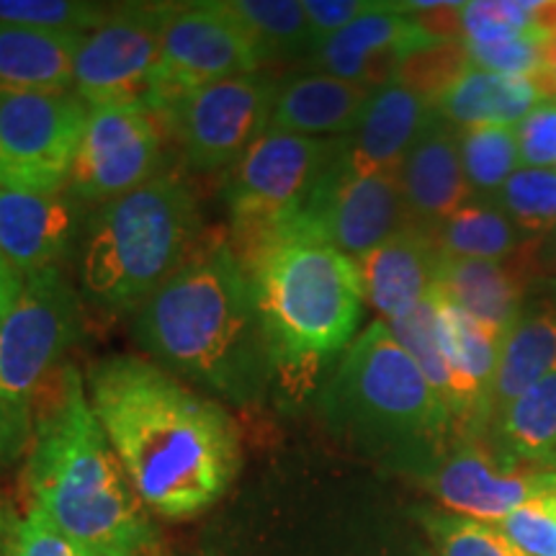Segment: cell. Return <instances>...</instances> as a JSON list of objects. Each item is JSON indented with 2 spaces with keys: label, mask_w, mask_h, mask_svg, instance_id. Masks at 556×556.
<instances>
[{
  "label": "cell",
  "mask_w": 556,
  "mask_h": 556,
  "mask_svg": "<svg viewBox=\"0 0 556 556\" xmlns=\"http://www.w3.org/2000/svg\"><path fill=\"white\" fill-rule=\"evenodd\" d=\"M88 400L150 513L189 520L217 505L240 471V433L219 402L129 353L99 358Z\"/></svg>",
  "instance_id": "1"
},
{
  "label": "cell",
  "mask_w": 556,
  "mask_h": 556,
  "mask_svg": "<svg viewBox=\"0 0 556 556\" xmlns=\"http://www.w3.org/2000/svg\"><path fill=\"white\" fill-rule=\"evenodd\" d=\"M131 332L157 366L229 405H261L274 389L253 281L227 240H201L135 312Z\"/></svg>",
  "instance_id": "2"
},
{
  "label": "cell",
  "mask_w": 556,
  "mask_h": 556,
  "mask_svg": "<svg viewBox=\"0 0 556 556\" xmlns=\"http://www.w3.org/2000/svg\"><path fill=\"white\" fill-rule=\"evenodd\" d=\"M31 507L101 556H152L157 533L90 407L75 366L60 371L54 405L37 422L26 467Z\"/></svg>",
  "instance_id": "3"
},
{
  "label": "cell",
  "mask_w": 556,
  "mask_h": 556,
  "mask_svg": "<svg viewBox=\"0 0 556 556\" xmlns=\"http://www.w3.org/2000/svg\"><path fill=\"white\" fill-rule=\"evenodd\" d=\"M266 330L274 387L299 402L356 340L364 309L358 263L302 232H276L238 255Z\"/></svg>",
  "instance_id": "4"
},
{
  "label": "cell",
  "mask_w": 556,
  "mask_h": 556,
  "mask_svg": "<svg viewBox=\"0 0 556 556\" xmlns=\"http://www.w3.org/2000/svg\"><path fill=\"white\" fill-rule=\"evenodd\" d=\"M317 405L330 433L407 471L458 438L448 407L381 319L343 353Z\"/></svg>",
  "instance_id": "5"
},
{
  "label": "cell",
  "mask_w": 556,
  "mask_h": 556,
  "mask_svg": "<svg viewBox=\"0 0 556 556\" xmlns=\"http://www.w3.org/2000/svg\"><path fill=\"white\" fill-rule=\"evenodd\" d=\"M201 227L189 184L168 173L96 206L83 229V294L106 315H135L197 253Z\"/></svg>",
  "instance_id": "6"
},
{
  "label": "cell",
  "mask_w": 556,
  "mask_h": 556,
  "mask_svg": "<svg viewBox=\"0 0 556 556\" xmlns=\"http://www.w3.org/2000/svg\"><path fill=\"white\" fill-rule=\"evenodd\" d=\"M343 139L299 137L268 129L225 173L222 199L232 222L229 245L235 253H248L270 235L287 229L307 208L343 152Z\"/></svg>",
  "instance_id": "7"
},
{
  "label": "cell",
  "mask_w": 556,
  "mask_h": 556,
  "mask_svg": "<svg viewBox=\"0 0 556 556\" xmlns=\"http://www.w3.org/2000/svg\"><path fill=\"white\" fill-rule=\"evenodd\" d=\"M83 336L78 291L60 268L24 278V289L0 319V402L31 433V409L70 348Z\"/></svg>",
  "instance_id": "8"
},
{
  "label": "cell",
  "mask_w": 556,
  "mask_h": 556,
  "mask_svg": "<svg viewBox=\"0 0 556 556\" xmlns=\"http://www.w3.org/2000/svg\"><path fill=\"white\" fill-rule=\"evenodd\" d=\"M258 70L263 67L253 41L227 9V0L168 3L160 62L144 106L163 124L193 90Z\"/></svg>",
  "instance_id": "9"
},
{
  "label": "cell",
  "mask_w": 556,
  "mask_h": 556,
  "mask_svg": "<svg viewBox=\"0 0 556 556\" xmlns=\"http://www.w3.org/2000/svg\"><path fill=\"white\" fill-rule=\"evenodd\" d=\"M88 103L75 90H0V186L67 191Z\"/></svg>",
  "instance_id": "10"
},
{
  "label": "cell",
  "mask_w": 556,
  "mask_h": 556,
  "mask_svg": "<svg viewBox=\"0 0 556 556\" xmlns=\"http://www.w3.org/2000/svg\"><path fill=\"white\" fill-rule=\"evenodd\" d=\"M413 475L448 513L500 523L531 500L556 490V471L518 462L490 433L458 435Z\"/></svg>",
  "instance_id": "11"
},
{
  "label": "cell",
  "mask_w": 556,
  "mask_h": 556,
  "mask_svg": "<svg viewBox=\"0 0 556 556\" xmlns=\"http://www.w3.org/2000/svg\"><path fill=\"white\" fill-rule=\"evenodd\" d=\"M278 80L245 73L193 90L163 119L199 173L229 170L270 129Z\"/></svg>",
  "instance_id": "12"
},
{
  "label": "cell",
  "mask_w": 556,
  "mask_h": 556,
  "mask_svg": "<svg viewBox=\"0 0 556 556\" xmlns=\"http://www.w3.org/2000/svg\"><path fill=\"white\" fill-rule=\"evenodd\" d=\"M160 119L142 101L88 106L67 193L78 204L103 206L160 176Z\"/></svg>",
  "instance_id": "13"
},
{
  "label": "cell",
  "mask_w": 556,
  "mask_h": 556,
  "mask_svg": "<svg viewBox=\"0 0 556 556\" xmlns=\"http://www.w3.org/2000/svg\"><path fill=\"white\" fill-rule=\"evenodd\" d=\"M413 225L397 173H353L345 163L343 139V152L307 208L281 232L309 235L358 261Z\"/></svg>",
  "instance_id": "14"
},
{
  "label": "cell",
  "mask_w": 556,
  "mask_h": 556,
  "mask_svg": "<svg viewBox=\"0 0 556 556\" xmlns=\"http://www.w3.org/2000/svg\"><path fill=\"white\" fill-rule=\"evenodd\" d=\"M168 3H127L80 39L75 54V93L88 106L148 99L163 47Z\"/></svg>",
  "instance_id": "15"
},
{
  "label": "cell",
  "mask_w": 556,
  "mask_h": 556,
  "mask_svg": "<svg viewBox=\"0 0 556 556\" xmlns=\"http://www.w3.org/2000/svg\"><path fill=\"white\" fill-rule=\"evenodd\" d=\"M438 41L441 39L430 37L413 16L400 13L397 3H377L374 11L317 45L304 70H317L377 90L397 80L402 62L409 54Z\"/></svg>",
  "instance_id": "16"
},
{
  "label": "cell",
  "mask_w": 556,
  "mask_h": 556,
  "mask_svg": "<svg viewBox=\"0 0 556 556\" xmlns=\"http://www.w3.org/2000/svg\"><path fill=\"white\" fill-rule=\"evenodd\" d=\"M78 201L0 186V258L21 276L60 268L78 235Z\"/></svg>",
  "instance_id": "17"
},
{
  "label": "cell",
  "mask_w": 556,
  "mask_h": 556,
  "mask_svg": "<svg viewBox=\"0 0 556 556\" xmlns=\"http://www.w3.org/2000/svg\"><path fill=\"white\" fill-rule=\"evenodd\" d=\"M533 276H539L536 240H528L513 258L500 263L443 258L435 289L486 328L507 332L528 304Z\"/></svg>",
  "instance_id": "18"
},
{
  "label": "cell",
  "mask_w": 556,
  "mask_h": 556,
  "mask_svg": "<svg viewBox=\"0 0 556 556\" xmlns=\"http://www.w3.org/2000/svg\"><path fill=\"white\" fill-rule=\"evenodd\" d=\"M438 111L430 101L400 83L377 88L351 137H345V163L358 176L397 173L417 139L433 127Z\"/></svg>",
  "instance_id": "19"
},
{
  "label": "cell",
  "mask_w": 556,
  "mask_h": 556,
  "mask_svg": "<svg viewBox=\"0 0 556 556\" xmlns=\"http://www.w3.org/2000/svg\"><path fill=\"white\" fill-rule=\"evenodd\" d=\"M441 250L433 232L407 227L384 245L358 258L364 296L389 323L405 317L430 296L441 268Z\"/></svg>",
  "instance_id": "20"
},
{
  "label": "cell",
  "mask_w": 556,
  "mask_h": 556,
  "mask_svg": "<svg viewBox=\"0 0 556 556\" xmlns=\"http://www.w3.org/2000/svg\"><path fill=\"white\" fill-rule=\"evenodd\" d=\"M371 93L361 83L302 67L278 80L270 129L317 139L351 137Z\"/></svg>",
  "instance_id": "21"
},
{
  "label": "cell",
  "mask_w": 556,
  "mask_h": 556,
  "mask_svg": "<svg viewBox=\"0 0 556 556\" xmlns=\"http://www.w3.org/2000/svg\"><path fill=\"white\" fill-rule=\"evenodd\" d=\"M397 178L409 217L422 229H435L475 199L464 176L458 129L441 116L417 139L405 163L400 165Z\"/></svg>",
  "instance_id": "22"
},
{
  "label": "cell",
  "mask_w": 556,
  "mask_h": 556,
  "mask_svg": "<svg viewBox=\"0 0 556 556\" xmlns=\"http://www.w3.org/2000/svg\"><path fill=\"white\" fill-rule=\"evenodd\" d=\"M552 371H556V302L536 299L526 304L503 336L490 394V428L507 405Z\"/></svg>",
  "instance_id": "23"
},
{
  "label": "cell",
  "mask_w": 556,
  "mask_h": 556,
  "mask_svg": "<svg viewBox=\"0 0 556 556\" xmlns=\"http://www.w3.org/2000/svg\"><path fill=\"white\" fill-rule=\"evenodd\" d=\"M83 37L0 24V90H70Z\"/></svg>",
  "instance_id": "24"
},
{
  "label": "cell",
  "mask_w": 556,
  "mask_h": 556,
  "mask_svg": "<svg viewBox=\"0 0 556 556\" xmlns=\"http://www.w3.org/2000/svg\"><path fill=\"white\" fill-rule=\"evenodd\" d=\"M541 106V93L531 78L486 73L471 67L435 103L438 116L456 129L513 127Z\"/></svg>",
  "instance_id": "25"
},
{
  "label": "cell",
  "mask_w": 556,
  "mask_h": 556,
  "mask_svg": "<svg viewBox=\"0 0 556 556\" xmlns=\"http://www.w3.org/2000/svg\"><path fill=\"white\" fill-rule=\"evenodd\" d=\"M433 240L443 258H471V261H507L526 245L528 240L513 219L495 201L471 199L458 212L441 222Z\"/></svg>",
  "instance_id": "26"
},
{
  "label": "cell",
  "mask_w": 556,
  "mask_h": 556,
  "mask_svg": "<svg viewBox=\"0 0 556 556\" xmlns=\"http://www.w3.org/2000/svg\"><path fill=\"white\" fill-rule=\"evenodd\" d=\"M490 435L505 454L546 469L548 458L556 454V371L507 405L492 422Z\"/></svg>",
  "instance_id": "27"
},
{
  "label": "cell",
  "mask_w": 556,
  "mask_h": 556,
  "mask_svg": "<svg viewBox=\"0 0 556 556\" xmlns=\"http://www.w3.org/2000/svg\"><path fill=\"white\" fill-rule=\"evenodd\" d=\"M227 9L245 26L261 67L270 62L304 65L315 52V37L299 0H227Z\"/></svg>",
  "instance_id": "28"
},
{
  "label": "cell",
  "mask_w": 556,
  "mask_h": 556,
  "mask_svg": "<svg viewBox=\"0 0 556 556\" xmlns=\"http://www.w3.org/2000/svg\"><path fill=\"white\" fill-rule=\"evenodd\" d=\"M458 150L471 197L482 201L495 199L520 163L513 127L458 129Z\"/></svg>",
  "instance_id": "29"
},
{
  "label": "cell",
  "mask_w": 556,
  "mask_h": 556,
  "mask_svg": "<svg viewBox=\"0 0 556 556\" xmlns=\"http://www.w3.org/2000/svg\"><path fill=\"white\" fill-rule=\"evenodd\" d=\"M495 204L526 238H546L556 229V168H518L500 189Z\"/></svg>",
  "instance_id": "30"
},
{
  "label": "cell",
  "mask_w": 556,
  "mask_h": 556,
  "mask_svg": "<svg viewBox=\"0 0 556 556\" xmlns=\"http://www.w3.org/2000/svg\"><path fill=\"white\" fill-rule=\"evenodd\" d=\"M435 556H528L495 523L448 510L420 513Z\"/></svg>",
  "instance_id": "31"
},
{
  "label": "cell",
  "mask_w": 556,
  "mask_h": 556,
  "mask_svg": "<svg viewBox=\"0 0 556 556\" xmlns=\"http://www.w3.org/2000/svg\"><path fill=\"white\" fill-rule=\"evenodd\" d=\"M389 330L394 332L400 345L415 358V364L420 366V371L426 374L430 387L435 389V394L451 413V405H454V379H451L448 364L446 358H443L441 345H438L433 299L428 296L426 302H422L420 307H415L409 315L389 323Z\"/></svg>",
  "instance_id": "32"
},
{
  "label": "cell",
  "mask_w": 556,
  "mask_h": 556,
  "mask_svg": "<svg viewBox=\"0 0 556 556\" xmlns=\"http://www.w3.org/2000/svg\"><path fill=\"white\" fill-rule=\"evenodd\" d=\"M541 3L531 0H475L462 5L464 45H500L531 34L536 29Z\"/></svg>",
  "instance_id": "33"
},
{
  "label": "cell",
  "mask_w": 556,
  "mask_h": 556,
  "mask_svg": "<svg viewBox=\"0 0 556 556\" xmlns=\"http://www.w3.org/2000/svg\"><path fill=\"white\" fill-rule=\"evenodd\" d=\"M106 13V5L80 0H0V24L26 29L88 34Z\"/></svg>",
  "instance_id": "34"
},
{
  "label": "cell",
  "mask_w": 556,
  "mask_h": 556,
  "mask_svg": "<svg viewBox=\"0 0 556 556\" xmlns=\"http://www.w3.org/2000/svg\"><path fill=\"white\" fill-rule=\"evenodd\" d=\"M471 67L475 65H471L464 41H438L433 47L409 54L402 62L394 83L415 90L417 96L435 106L438 99Z\"/></svg>",
  "instance_id": "35"
},
{
  "label": "cell",
  "mask_w": 556,
  "mask_h": 556,
  "mask_svg": "<svg viewBox=\"0 0 556 556\" xmlns=\"http://www.w3.org/2000/svg\"><path fill=\"white\" fill-rule=\"evenodd\" d=\"M546 34H531V37H520L513 41H500V45H464L471 65L486 73L510 75V78H533L541 67V45H544Z\"/></svg>",
  "instance_id": "36"
},
{
  "label": "cell",
  "mask_w": 556,
  "mask_h": 556,
  "mask_svg": "<svg viewBox=\"0 0 556 556\" xmlns=\"http://www.w3.org/2000/svg\"><path fill=\"white\" fill-rule=\"evenodd\" d=\"M497 528L528 556H556V513L544 497L516 507Z\"/></svg>",
  "instance_id": "37"
},
{
  "label": "cell",
  "mask_w": 556,
  "mask_h": 556,
  "mask_svg": "<svg viewBox=\"0 0 556 556\" xmlns=\"http://www.w3.org/2000/svg\"><path fill=\"white\" fill-rule=\"evenodd\" d=\"M520 163L526 168L556 165V103H541L516 127Z\"/></svg>",
  "instance_id": "38"
},
{
  "label": "cell",
  "mask_w": 556,
  "mask_h": 556,
  "mask_svg": "<svg viewBox=\"0 0 556 556\" xmlns=\"http://www.w3.org/2000/svg\"><path fill=\"white\" fill-rule=\"evenodd\" d=\"M13 556H96L75 541H70L58 526L37 507H29L18 520L16 554Z\"/></svg>",
  "instance_id": "39"
},
{
  "label": "cell",
  "mask_w": 556,
  "mask_h": 556,
  "mask_svg": "<svg viewBox=\"0 0 556 556\" xmlns=\"http://www.w3.org/2000/svg\"><path fill=\"white\" fill-rule=\"evenodd\" d=\"M304 13H307L312 37L315 45H323L325 39L336 37L345 26L374 11L377 3H366V0H302Z\"/></svg>",
  "instance_id": "40"
},
{
  "label": "cell",
  "mask_w": 556,
  "mask_h": 556,
  "mask_svg": "<svg viewBox=\"0 0 556 556\" xmlns=\"http://www.w3.org/2000/svg\"><path fill=\"white\" fill-rule=\"evenodd\" d=\"M26 438H29V433H24V430L16 426V420H13L9 409L0 402V464L9 462L11 456H16L21 446L26 443Z\"/></svg>",
  "instance_id": "41"
},
{
  "label": "cell",
  "mask_w": 556,
  "mask_h": 556,
  "mask_svg": "<svg viewBox=\"0 0 556 556\" xmlns=\"http://www.w3.org/2000/svg\"><path fill=\"white\" fill-rule=\"evenodd\" d=\"M21 289H24V276L0 258V319L9 315V309L18 299Z\"/></svg>",
  "instance_id": "42"
},
{
  "label": "cell",
  "mask_w": 556,
  "mask_h": 556,
  "mask_svg": "<svg viewBox=\"0 0 556 556\" xmlns=\"http://www.w3.org/2000/svg\"><path fill=\"white\" fill-rule=\"evenodd\" d=\"M16 531H18L16 513H13L11 505L0 497V556L16 554Z\"/></svg>",
  "instance_id": "43"
},
{
  "label": "cell",
  "mask_w": 556,
  "mask_h": 556,
  "mask_svg": "<svg viewBox=\"0 0 556 556\" xmlns=\"http://www.w3.org/2000/svg\"><path fill=\"white\" fill-rule=\"evenodd\" d=\"M536 263H539V274H546L548 278L556 276V229L554 232H548L546 238H539Z\"/></svg>",
  "instance_id": "44"
},
{
  "label": "cell",
  "mask_w": 556,
  "mask_h": 556,
  "mask_svg": "<svg viewBox=\"0 0 556 556\" xmlns=\"http://www.w3.org/2000/svg\"><path fill=\"white\" fill-rule=\"evenodd\" d=\"M546 281H548V287H552V299L556 302V276L554 278H546Z\"/></svg>",
  "instance_id": "45"
},
{
  "label": "cell",
  "mask_w": 556,
  "mask_h": 556,
  "mask_svg": "<svg viewBox=\"0 0 556 556\" xmlns=\"http://www.w3.org/2000/svg\"><path fill=\"white\" fill-rule=\"evenodd\" d=\"M546 469H554L556 471V454L552 456V458H548V464H546Z\"/></svg>",
  "instance_id": "46"
},
{
  "label": "cell",
  "mask_w": 556,
  "mask_h": 556,
  "mask_svg": "<svg viewBox=\"0 0 556 556\" xmlns=\"http://www.w3.org/2000/svg\"><path fill=\"white\" fill-rule=\"evenodd\" d=\"M96 556H101V554H96Z\"/></svg>",
  "instance_id": "47"
}]
</instances>
